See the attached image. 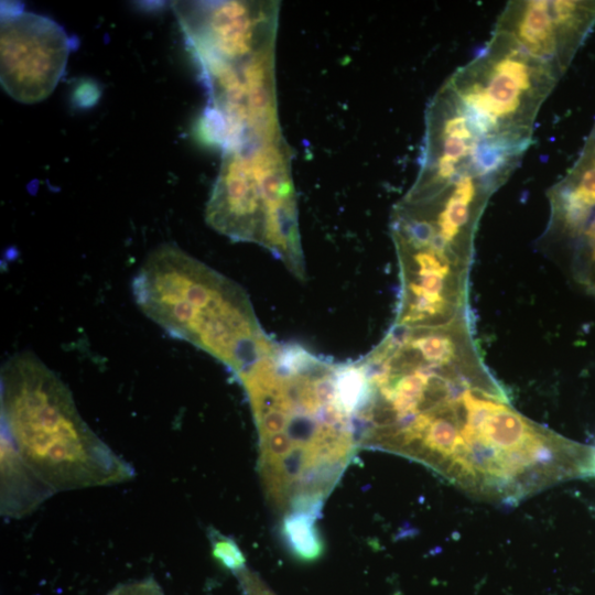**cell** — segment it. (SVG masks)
<instances>
[{
    "instance_id": "obj_1",
    "label": "cell",
    "mask_w": 595,
    "mask_h": 595,
    "mask_svg": "<svg viewBox=\"0 0 595 595\" xmlns=\"http://www.w3.org/2000/svg\"><path fill=\"white\" fill-rule=\"evenodd\" d=\"M361 448L416 461L465 491L511 504L537 480L550 433L518 412L476 345L469 313L444 323H393L356 360Z\"/></svg>"
},
{
    "instance_id": "obj_2",
    "label": "cell",
    "mask_w": 595,
    "mask_h": 595,
    "mask_svg": "<svg viewBox=\"0 0 595 595\" xmlns=\"http://www.w3.org/2000/svg\"><path fill=\"white\" fill-rule=\"evenodd\" d=\"M343 363L298 343H278L239 374L259 440L264 495L283 516L318 518L359 444L343 399Z\"/></svg>"
},
{
    "instance_id": "obj_3",
    "label": "cell",
    "mask_w": 595,
    "mask_h": 595,
    "mask_svg": "<svg viewBox=\"0 0 595 595\" xmlns=\"http://www.w3.org/2000/svg\"><path fill=\"white\" fill-rule=\"evenodd\" d=\"M1 436L53 493L120 484L134 475L87 425L64 381L30 351L1 368Z\"/></svg>"
},
{
    "instance_id": "obj_4",
    "label": "cell",
    "mask_w": 595,
    "mask_h": 595,
    "mask_svg": "<svg viewBox=\"0 0 595 595\" xmlns=\"http://www.w3.org/2000/svg\"><path fill=\"white\" fill-rule=\"evenodd\" d=\"M131 290L139 309L165 333L204 350L235 377L275 344L240 285L174 244L147 256Z\"/></svg>"
},
{
    "instance_id": "obj_5",
    "label": "cell",
    "mask_w": 595,
    "mask_h": 595,
    "mask_svg": "<svg viewBox=\"0 0 595 595\" xmlns=\"http://www.w3.org/2000/svg\"><path fill=\"white\" fill-rule=\"evenodd\" d=\"M504 183L464 173L439 185L411 186L390 223L399 268L435 288L467 292L477 226L489 197Z\"/></svg>"
},
{
    "instance_id": "obj_6",
    "label": "cell",
    "mask_w": 595,
    "mask_h": 595,
    "mask_svg": "<svg viewBox=\"0 0 595 595\" xmlns=\"http://www.w3.org/2000/svg\"><path fill=\"white\" fill-rule=\"evenodd\" d=\"M560 78L547 63L491 33L445 85L484 137L528 150L538 112Z\"/></svg>"
},
{
    "instance_id": "obj_7",
    "label": "cell",
    "mask_w": 595,
    "mask_h": 595,
    "mask_svg": "<svg viewBox=\"0 0 595 595\" xmlns=\"http://www.w3.org/2000/svg\"><path fill=\"white\" fill-rule=\"evenodd\" d=\"M526 151L484 137L443 84L425 111L420 170L412 186H434L464 173L507 181Z\"/></svg>"
},
{
    "instance_id": "obj_8",
    "label": "cell",
    "mask_w": 595,
    "mask_h": 595,
    "mask_svg": "<svg viewBox=\"0 0 595 595\" xmlns=\"http://www.w3.org/2000/svg\"><path fill=\"white\" fill-rule=\"evenodd\" d=\"M73 45L66 31L45 15L1 10L0 80L14 100L47 98L64 75Z\"/></svg>"
},
{
    "instance_id": "obj_9",
    "label": "cell",
    "mask_w": 595,
    "mask_h": 595,
    "mask_svg": "<svg viewBox=\"0 0 595 595\" xmlns=\"http://www.w3.org/2000/svg\"><path fill=\"white\" fill-rule=\"evenodd\" d=\"M197 60L234 66L275 44L278 1H199L173 4Z\"/></svg>"
},
{
    "instance_id": "obj_10",
    "label": "cell",
    "mask_w": 595,
    "mask_h": 595,
    "mask_svg": "<svg viewBox=\"0 0 595 595\" xmlns=\"http://www.w3.org/2000/svg\"><path fill=\"white\" fill-rule=\"evenodd\" d=\"M594 24L595 1L516 0L506 4L493 33L562 77Z\"/></svg>"
},
{
    "instance_id": "obj_11",
    "label": "cell",
    "mask_w": 595,
    "mask_h": 595,
    "mask_svg": "<svg viewBox=\"0 0 595 595\" xmlns=\"http://www.w3.org/2000/svg\"><path fill=\"white\" fill-rule=\"evenodd\" d=\"M245 148L267 209L262 247L282 261L299 280H304L305 260L301 246L289 144L281 138L275 141L249 143Z\"/></svg>"
},
{
    "instance_id": "obj_12",
    "label": "cell",
    "mask_w": 595,
    "mask_h": 595,
    "mask_svg": "<svg viewBox=\"0 0 595 595\" xmlns=\"http://www.w3.org/2000/svg\"><path fill=\"white\" fill-rule=\"evenodd\" d=\"M205 217L213 229L234 241L263 246L267 209L245 147L224 150Z\"/></svg>"
},
{
    "instance_id": "obj_13",
    "label": "cell",
    "mask_w": 595,
    "mask_h": 595,
    "mask_svg": "<svg viewBox=\"0 0 595 595\" xmlns=\"http://www.w3.org/2000/svg\"><path fill=\"white\" fill-rule=\"evenodd\" d=\"M274 45L262 48L236 66L246 98V143L275 141L283 138L278 116Z\"/></svg>"
},
{
    "instance_id": "obj_14",
    "label": "cell",
    "mask_w": 595,
    "mask_h": 595,
    "mask_svg": "<svg viewBox=\"0 0 595 595\" xmlns=\"http://www.w3.org/2000/svg\"><path fill=\"white\" fill-rule=\"evenodd\" d=\"M54 494L26 465L10 442L1 436V510L19 518Z\"/></svg>"
},
{
    "instance_id": "obj_15",
    "label": "cell",
    "mask_w": 595,
    "mask_h": 595,
    "mask_svg": "<svg viewBox=\"0 0 595 595\" xmlns=\"http://www.w3.org/2000/svg\"><path fill=\"white\" fill-rule=\"evenodd\" d=\"M316 517L295 512L282 517L281 536L290 554L301 562H313L323 553V540Z\"/></svg>"
},
{
    "instance_id": "obj_16",
    "label": "cell",
    "mask_w": 595,
    "mask_h": 595,
    "mask_svg": "<svg viewBox=\"0 0 595 595\" xmlns=\"http://www.w3.org/2000/svg\"><path fill=\"white\" fill-rule=\"evenodd\" d=\"M213 555L219 564L236 574L246 569V560L236 542L217 531H212Z\"/></svg>"
},
{
    "instance_id": "obj_17",
    "label": "cell",
    "mask_w": 595,
    "mask_h": 595,
    "mask_svg": "<svg viewBox=\"0 0 595 595\" xmlns=\"http://www.w3.org/2000/svg\"><path fill=\"white\" fill-rule=\"evenodd\" d=\"M107 595H164L160 585L153 578L120 584Z\"/></svg>"
},
{
    "instance_id": "obj_18",
    "label": "cell",
    "mask_w": 595,
    "mask_h": 595,
    "mask_svg": "<svg viewBox=\"0 0 595 595\" xmlns=\"http://www.w3.org/2000/svg\"><path fill=\"white\" fill-rule=\"evenodd\" d=\"M238 578L245 595H275L257 574L248 569L238 574Z\"/></svg>"
},
{
    "instance_id": "obj_19",
    "label": "cell",
    "mask_w": 595,
    "mask_h": 595,
    "mask_svg": "<svg viewBox=\"0 0 595 595\" xmlns=\"http://www.w3.org/2000/svg\"><path fill=\"white\" fill-rule=\"evenodd\" d=\"M594 451H595V446H594ZM591 476H595V453H594V458H593V464H592V469H591Z\"/></svg>"
}]
</instances>
